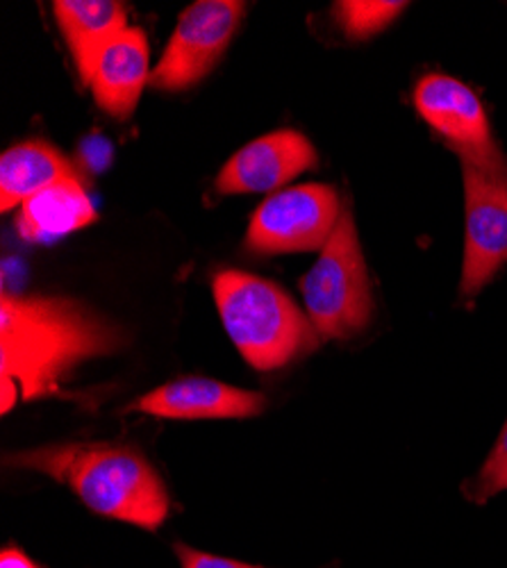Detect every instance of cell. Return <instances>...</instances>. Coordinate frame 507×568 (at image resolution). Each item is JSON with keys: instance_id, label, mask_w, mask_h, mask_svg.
Wrapping results in <instances>:
<instances>
[{"instance_id": "1", "label": "cell", "mask_w": 507, "mask_h": 568, "mask_svg": "<svg viewBox=\"0 0 507 568\" xmlns=\"http://www.w3.org/2000/svg\"><path fill=\"white\" fill-rule=\"evenodd\" d=\"M114 325L71 298H0V377L12 381L21 400L51 396L69 371L91 357L119 351Z\"/></svg>"}, {"instance_id": "2", "label": "cell", "mask_w": 507, "mask_h": 568, "mask_svg": "<svg viewBox=\"0 0 507 568\" xmlns=\"http://www.w3.org/2000/svg\"><path fill=\"white\" fill-rule=\"evenodd\" d=\"M8 462L67 485L91 511L149 532L160 530L171 511L160 473L130 446L73 442L21 450Z\"/></svg>"}, {"instance_id": "3", "label": "cell", "mask_w": 507, "mask_h": 568, "mask_svg": "<svg viewBox=\"0 0 507 568\" xmlns=\"http://www.w3.org/2000/svg\"><path fill=\"white\" fill-rule=\"evenodd\" d=\"M227 337L255 371H275L314 353L321 337L287 292L260 275L225 268L212 280Z\"/></svg>"}, {"instance_id": "4", "label": "cell", "mask_w": 507, "mask_h": 568, "mask_svg": "<svg viewBox=\"0 0 507 568\" xmlns=\"http://www.w3.org/2000/svg\"><path fill=\"white\" fill-rule=\"evenodd\" d=\"M301 294L321 342L355 337L372 321V282L351 210L344 207L328 244L301 280Z\"/></svg>"}, {"instance_id": "5", "label": "cell", "mask_w": 507, "mask_h": 568, "mask_svg": "<svg viewBox=\"0 0 507 568\" xmlns=\"http://www.w3.org/2000/svg\"><path fill=\"white\" fill-rule=\"evenodd\" d=\"M339 194L328 184H301L271 194L251 216L246 248L257 255L321 251L342 219Z\"/></svg>"}, {"instance_id": "6", "label": "cell", "mask_w": 507, "mask_h": 568, "mask_svg": "<svg viewBox=\"0 0 507 568\" xmlns=\"http://www.w3.org/2000/svg\"><path fill=\"white\" fill-rule=\"evenodd\" d=\"M246 6L242 0H199L184 10L151 73L162 91H182L201 82L237 34Z\"/></svg>"}, {"instance_id": "7", "label": "cell", "mask_w": 507, "mask_h": 568, "mask_svg": "<svg viewBox=\"0 0 507 568\" xmlns=\"http://www.w3.org/2000/svg\"><path fill=\"white\" fill-rule=\"evenodd\" d=\"M414 108L448 141L459 160L489 171H507L491 136L487 112L465 82L442 73L426 75L414 89Z\"/></svg>"}, {"instance_id": "8", "label": "cell", "mask_w": 507, "mask_h": 568, "mask_svg": "<svg viewBox=\"0 0 507 568\" xmlns=\"http://www.w3.org/2000/svg\"><path fill=\"white\" fill-rule=\"evenodd\" d=\"M465 169V264L459 294L474 298L507 262V171Z\"/></svg>"}, {"instance_id": "9", "label": "cell", "mask_w": 507, "mask_h": 568, "mask_svg": "<svg viewBox=\"0 0 507 568\" xmlns=\"http://www.w3.org/2000/svg\"><path fill=\"white\" fill-rule=\"evenodd\" d=\"M318 164L312 141L296 130L264 134L230 158L216 175L221 194H275L303 171Z\"/></svg>"}, {"instance_id": "10", "label": "cell", "mask_w": 507, "mask_h": 568, "mask_svg": "<svg viewBox=\"0 0 507 568\" xmlns=\"http://www.w3.org/2000/svg\"><path fill=\"white\" fill-rule=\"evenodd\" d=\"M266 398L210 377H180L134 400L130 409L160 418H251L262 414Z\"/></svg>"}, {"instance_id": "11", "label": "cell", "mask_w": 507, "mask_h": 568, "mask_svg": "<svg viewBox=\"0 0 507 568\" xmlns=\"http://www.w3.org/2000/svg\"><path fill=\"white\" fill-rule=\"evenodd\" d=\"M151 51L142 28H125L119 32L101 53L91 91L101 110L114 119H130L140 103L146 82H151Z\"/></svg>"}, {"instance_id": "12", "label": "cell", "mask_w": 507, "mask_h": 568, "mask_svg": "<svg viewBox=\"0 0 507 568\" xmlns=\"http://www.w3.org/2000/svg\"><path fill=\"white\" fill-rule=\"evenodd\" d=\"M55 19L75 60L80 80L91 84L105 45L128 28V10L119 0H55Z\"/></svg>"}, {"instance_id": "13", "label": "cell", "mask_w": 507, "mask_h": 568, "mask_svg": "<svg viewBox=\"0 0 507 568\" xmlns=\"http://www.w3.org/2000/svg\"><path fill=\"white\" fill-rule=\"evenodd\" d=\"M97 219L94 203L73 175L28 199L21 205L17 230L26 242H53L58 236L91 225Z\"/></svg>"}, {"instance_id": "14", "label": "cell", "mask_w": 507, "mask_h": 568, "mask_svg": "<svg viewBox=\"0 0 507 568\" xmlns=\"http://www.w3.org/2000/svg\"><path fill=\"white\" fill-rule=\"evenodd\" d=\"M73 175L71 162L49 141H21L0 158V210L8 214L43 189Z\"/></svg>"}, {"instance_id": "15", "label": "cell", "mask_w": 507, "mask_h": 568, "mask_svg": "<svg viewBox=\"0 0 507 568\" xmlns=\"http://www.w3.org/2000/svg\"><path fill=\"white\" fill-rule=\"evenodd\" d=\"M405 8L407 3L392 0H344L335 6L333 14L348 39L364 41L383 32Z\"/></svg>"}, {"instance_id": "16", "label": "cell", "mask_w": 507, "mask_h": 568, "mask_svg": "<svg viewBox=\"0 0 507 568\" xmlns=\"http://www.w3.org/2000/svg\"><path fill=\"white\" fill-rule=\"evenodd\" d=\"M507 489V420L487 455L478 476L465 485V496L474 503H485Z\"/></svg>"}, {"instance_id": "17", "label": "cell", "mask_w": 507, "mask_h": 568, "mask_svg": "<svg viewBox=\"0 0 507 568\" xmlns=\"http://www.w3.org/2000/svg\"><path fill=\"white\" fill-rule=\"evenodd\" d=\"M175 555H178L182 568H262V566H251V564H242L235 559L207 555V552L194 550L184 544H175Z\"/></svg>"}, {"instance_id": "18", "label": "cell", "mask_w": 507, "mask_h": 568, "mask_svg": "<svg viewBox=\"0 0 507 568\" xmlns=\"http://www.w3.org/2000/svg\"><path fill=\"white\" fill-rule=\"evenodd\" d=\"M0 568H41L39 564H34L21 548L17 546H8L0 552Z\"/></svg>"}, {"instance_id": "19", "label": "cell", "mask_w": 507, "mask_h": 568, "mask_svg": "<svg viewBox=\"0 0 507 568\" xmlns=\"http://www.w3.org/2000/svg\"><path fill=\"white\" fill-rule=\"evenodd\" d=\"M0 387H3V414H8L21 398V392L12 381H3V377H0Z\"/></svg>"}]
</instances>
